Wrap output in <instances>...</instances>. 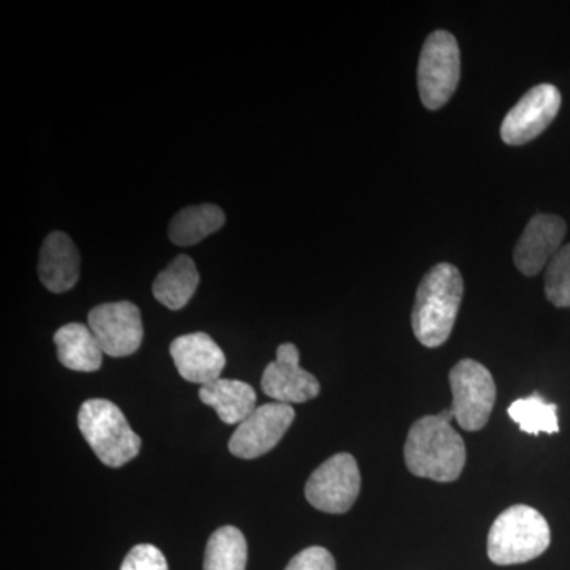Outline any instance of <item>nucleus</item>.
<instances>
[{"instance_id":"1","label":"nucleus","mask_w":570,"mask_h":570,"mask_svg":"<svg viewBox=\"0 0 570 570\" xmlns=\"http://www.w3.org/2000/svg\"><path fill=\"white\" fill-rule=\"evenodd\" d=\"M452 409L426 415L411 426L404 461L412 474L436 482H455L466 464V445L452 426Z\"/></svg>"},{"instance_id":"2","label":"nucleus","mask_w":570,"mask_h":570,"mask_svg":"<svg viewBox=\"0 0 570 570\" xmlns=\"http://www.w3.org/2000/svg\"><path fill=\"white\" fill-rule=\"evenodd\" d=\"M463 294V277L455 265L439 264L423 276L412 309V330L420 344L434 348L449 340Z\"/></svg>"},{"instance_id":"3","label":"nucleus","mask_w":570,"mask_h":570,"mask_svg":"<svg viewBox=\"0 0 570 570\" xmlns=\"http://www.w3.org/2000/svg\"><path fill=\"white\" fill-rule=\"evenodd\" d=\"M550 542V527L542 513L530 505L517 504L494 520L487 551L494 564H523L546 553Z\"/></svg>"},{"instance_id":"4","label":"nucleus","mask_w":570,"mask_h":570,"mask_svg":"<svg viewBox=\"0 0 570 570\" xmlns=\"http://www.w3.org/2000/svg\"><path fill=\"white\" fill-rule=\"evenodd\" d=\"M78 426L105 466L121 468L140 453V436L111 401L99 397L85 401L78 414Z\"/></svg>"},{"instance_id":"5","label":"nucleus","mask_w":570,"mask_h":570,"mask_svg":"<svg viewBox=\"0 0 570 570\" xmlns=\"http://www.w3.org/2000/svg\"><path fill=\"white\" fill-rule=\"evenodd\" d=\"M460 77L459 41L448 31L431 33L420 52L417 70L420 99L428 110H439L452 99Z\"/></svg>"},{"instance_id":"6","label":"nucleus","mask_w":570,"mask_h":570,"mask_svg":"<svg viewBox=\"0 0 570 570\" xmlns=\"http://www.w3.org/2000/svg\"><path fill=\"white\" fill-rule=\"evenodd\" d=\"M449 381L453 417L463 430H482L497 403V384L490 371L475 360H461L450 371Z\"/></svg>"},{"instance_id":"7","label":"nucleus","mask_w":570,"mask_h":570,"mask_svg":"<svg viewBox=\"0 0 570 570\" xmlns=\"http://www.w3.org/2000/svg\"><path fill=\"white\" fill-rule=\"evenodd\" d=\"M362 489L358 464L351 453H337L311 474L305 487L307 502L325 513H346Z\"/></svg>"},{"instance_id":"8","label":"nucleus","mask_w":570,"mask_h":570,"mask_svg":"<svg viewBox=\"0 0 570 570\" xmlns=\"http://www.w3.org/2000/svg\"><path fill=\"white\" fill-rule=\"evenodd\" d=\"M295 420L291 404L266 403L239 423L228 442V450L236 459L254 460L272 452L285 436Z\"/></svg>"},{"instance_id":"9","label":"nucleus","mask_w":570,"mask_h":570,"mask_svg":"<svg viewBox=\"0 0 570 570\" xmlns=\"http://www.w3.org/2000/svg\"><path fill=\"white\" fill-rule=\"evenodd\" d=\"M88 325L104 354L115 358L135 354L145 336L140 309L130 302L105 303L94 307L88 316Z\"/></svg>"},{"instance_id":"10","label":"nucleus","mask_w":570,"mask_h":570,"mask_svg":"<svg viewBox=\"0 0 570 570\" xmlns=\"http://www.w3.org/2000/svg\"><path fill=\"white\" fill-rule=\"evenodd\" d=\"M560 108L561 92L557 86H535L505 115L501 126L502 141L520 146L534 140L553 122Z\"/></svg>"},{"instance_id":"11","label":"nucleus","mask_w":570,"mask_h":570,"mask_svg":"<svg viewBox=\"0 0 570 570\" xmlns=\"http://www.w3.org/2000/svg\"><path fill=\"white\" fill-rule=\"evenodd\" d=\"M262 390L275 403L295 404L314 400L321 393L316 376L299 366V352L295 344L277 347L275 362L265 367Z\"/></svg>"},{"instance_id":"12","label":"nucleus","mask_w":570,"mask_h":570,"mask_svg":"<svg viewBox=\"0 0 570 570\" xmlns=\"http://www.w3.org/2000/svg\"><path fill=\"white\" fill-rule=\"evenodd\" d=\"M568 225L554 214H535L513 250V262L524 276H535L561 249Z\"/></svg>"},{"instance_id":"13","label":"nucleus","mask_w":570,"mask_h":570,"mask_svg":"<svg viewBox=\"0 0 570 570\" xmlns=\"http://www.w3.org/2000/svg\"><path fill=\"white\" fill-rule=\"evenodd\" d=\"M176 370L184 381L206 385L220 379L225 354L216 341L206 333H190L176 337L170 346Z\"/></svg>"},{"instance_id":"14","label":"nucleus","mask_w":570,"mask_h":570,"mask_svg":"<svg viewBox=\"0 0 570 570\" xmlns=\"http://www.w3.org/2000/svg\"><path fill=\"white\" fill-rule=\"evenodd\" d=\"M81 258L77 246L63 232L47 236L40 250L39 276L41 284L55 294L70 291L80 279Z\"/></svg>"},{"instance_id":"15","label":"nucleus","mask_w":570,"mask_h":570,"mask_svg":"<svg viewBox=\"0 0 570 570\" xmlns=\"http://www.w3.org/2000/svg\"><path fill=\"white\" fill-rule=\"evenodd\" d=\"M202 403L213 407L225 425H239L257 409V393L249 384L235 379H217L202 385Z\"/></svg>"},{"instance_id":"16","label":"nucleus","mask_w":570,"mask_h":570,"mask_svg":"<svg viewBox=\"0 0 570 570\" xmlns=\"http://www.w3.org/2000/svg\"><path fill=\"white\" fill-rule=\"evenodd\" d=\"M58 358L78 373H96L102 366L104 351L89 325L67 324L56 332Z\"/></svg>"},{"instance_id":"17","label":"nucleus","mask_w":570,"mask_h":570,"mask_svg":"<svg viewBox=\"0 0 570 570\" xmlns=\"http://www.w3.org/2000/svg\"><path fill=\"white\" fill-rule=\"evenodd\" d=\"M200 283L197 266L189 255H178L153 284V294L171 311L183 309L193 298Z\"/></svg>"},{"instance_id":"18","label":"nucleus","mask_w":570,"mask_h":570,"mask_svg":"<svg viewBox=\"0 0 570 570\" xmlns=\"http://www.w3.org/2000/svg\"><path fill=\"white\" fill-rule=\"evenodd\" d=\"M225 214L217 205L187 206L171 219L168 236L178 246H194L224 227Z\"/></svg>"},{"instance_id":"19","label":"nucleus","mask_w":570,"mask_h":570,"mask_svg":"<svg viewBox=\"0 0 570 570\" xmlns=\"http://www.w3.org/2000/svg\"><path fill=\"white\" fill-rule=\"evenodd\" d=\"M247 542L235 527L214 531L206 543L204 570H246Z\"/></svg>"},{"instance_id":"20","label":"nucleus","mask_w":570,"mask_h":570,"mask_svg":"<svg viewBox=\"0 0 570 570\" xmlns=\"http://www.w3.org/2000/svg\"><path fill=\"white\" fill-rule=\"evenodd\" d=\"M508 412L509 417L520 426V430L532 436H538L540 433L554 434L560 431L557 404L547 403L539 393L513 401Z\"/></svg>"},{"instance_id":"21","label":"nucleus","mask_w":570,"mask_h":570,"mask_svg":"<svg viewBox=\"0 0 570 570\" xmlns=\"http://www.w3.org/2000/svg\"><path fill=\"white\" fill-rule=\"evenodd\" d=\"M546 296L553 306L570 307V245L562 246L547 265Z\"/></svg>"},{"instance_id":"22","label":"nucleus","mask_w":570,"mask_h":570,"mask_svg":"<svg viewBox=\"0 0 570 570\" xmlns=\"http://www.w3.org/2000/svg\"><path fill=\"white\" fill-rule=\"evenodd\" d=\"M121 570H168L163 551L151 543H140L124 558Z\"/></svg>"},{"instance_id":"23","label":"nucleus","mask_w":570,"mask_h":570,"mask_svg":"<svg viewBox=\"0 0 570 570\" xmlns=\"http://www.w3.org/2000/svg\"><path fill=\"white\" fill-rule=\"evenodd\" d=\"M285 570H336V562L324 547H309L295 554Z\"/></svg>"}]
</instances>
